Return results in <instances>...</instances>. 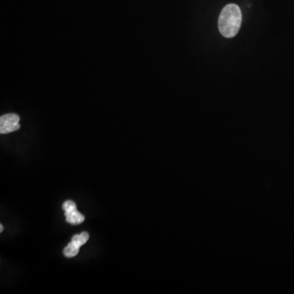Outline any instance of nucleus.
Instances as JSON below:
<instances>
[{
  "label": "nucleus",
  "instance_id": "nucleus-1",
  "mask_svg": "<svg viewBox=\"0 0 294 294\" xmlns=\"http://www.w3.org/2000/svg\"><path fill=\"white\" fill-rule=\"evenodd\" d=\"M242 22V12L240 7L230 3L224 7L219 18L220 33L225 38H233L240 31Z\"/></svg>",
  "mask_w": 294,
  "mask_h": 294
},
{
  "label": "nucleus",
  "instance_id": "nucleus-2",
  "mask_svg": "<svg viewBox=\"0 0 294 294\" xmlns=\"http://www.w3.org/2000/svg\"><path fill=\"white\" fill-rule=\"evenodd\" d=\"M20 117L16 114H3L0 118V133L7 134L20 128Z\"/></svg>",
  "mask_w": 294,
  "mask_h": 294
},
{
  "label": "nucleus",
  "instance_id": "nucleus-3",
  "mask_svg": "<svg viewBox=\"0 0 294 294\" xmlns=\"http://www.w3.org/2000/svg\"><path fill=\"white\" fill-rule=\"evenodd\" d=\"M65 216L67 222L74 225H79L83 222L85 219L83 214H80L77 209H73L72 211L65 212Z\"/></svg>",
  "mask_w": 294,
  "mask_h": 294
},
{
  "label": "nucleus",
  "instance_id": "nucleus-4",
  "mask_svg": "<svg viewBox=\"0 0 294 294\" xmlns=\"http://www.w3.org/2000/svg\"><path fill=\"white\" fill-rule=\"evenodd\" d=\"M88 239H89V234L83 231V232L81 233L80 235H74L72 239V242L74 243L76 246L80 248L82 245L86 244Z\"/></svg>",
  "mask_w": 294,
  "mask_h": 294
},
{
  "label": "nucleus",
  "instance_id": "nucleus-5",
  "mask_svg": "<svg viewBox=\"0 0 294 294\" xmlns=\"http://www.w3.org/2000/svg\"><path fill=\"white\" fill-rule=\"evenodd\" d=\"M79 249H80V248L76 246L74 243H72V241H71V243H69L68 245H67V246L65 248L64 250H63V254H64L65 257L71 258V257H75L76 255L78 254Z\"/></svg>",
  "mask_w": 294,
  "mask_h": 294
},
{
  "label": "nucleus",
  "instance_id": "nucleus-6",
  "mask_svg": "<svg viewBox=\"0 0 294 294\" xmlns=\"http://www.w3.org/2000/svg\"><path fill=\"white\" fill-rule=\"evenodd\" d=\"M62 209L65 212H68L77 209V207H76L74 202L72 201V200H67L62 205Z\"/></svg>",
  "mask_w": 294,
  "mask_h": 294
},
{
  "label": "nucleus",
  "instance_id": "nucleus-7",
  "mask_svg": "<svg viewBox=\"0 0 294 294\" xmlns=\"http://www.w3.org/2000/svg\"><path fill=\"white\" fill-rule=\"evenodd\" d=\"M2 230H3V225L0 224V232H2Z\"/></svg>",
  "mask_w": 294,
  "mask_h": 294
}]
</instances>
